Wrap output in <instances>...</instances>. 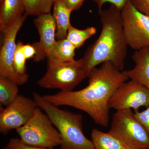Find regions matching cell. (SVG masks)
I'll return each mask as SVG.
<instances>
[{
  "instance_id": "obj_11",
  "label": "cell",
  "mask_w": 149,
  "mask_h": 149,
  "mask_svg": "<svg viewBox=\"0 0 149 149\" xmlns=\"http://www.w3.org/2000/svg\"><path fill=\"white\" fill-rule=\"evenodd\" d=\"M34 23L40 35V41L32 44L36 50L34 61L38 62L47 58L53 47L56 41V27L54 19L51 13L37 16L34 19Z\"/></svg>"
},
{
  "instance_id": "obj_9",
  "label": "cell",
  "mask_w": 149,
  "mask_h": 149,
  "mask_svg": "<svg viewBox=\"0 0 149 149\" xmlns=\"http://www.w3.org/2000/svg\"><path fill=\"white\" fill-rule=\"evenodd\" d=\"M149 106V91L143 85L130 80L124 82L115 91L109 102L110 109L117 111L133 109L138 110Z\"/></svg>"
},
{
  "instance_id": "obj_22",
  "label": "cell",
  "mask_w": 149,
  "mask_h": 149,
  "mask_svg": "<svg viewBox=\"0 0 149 149\" xmlns=\"http://www.w3.org/2000/svg\"><path fill=\"white\" fill-rule=\"evenodd\" d=\"M135 116L149 134V106L142 111H134Z\"/></svg>"
},
{
  "instance_id": "obj_19",
  "label": "cell",
  "mask_w": 149,
  "mask_h": 149,
  "mask_svg": "<svg viewBox=\"0 0 149 149\" xmlns=\"http://www.w3.org/2000/svg\"><path fill=\"white\" fill-rule=\"evenodd\" d=\"M55 0H24L25 13L27 15L39 16L51 13Z\"/></svg>"
},
{
  "instance_id": "obj_8",
  "label": "cell",
  "mask_w": 149,
  "mask_h": 149,
  "mask_svg": "<svg viewBox=\"0 0 149 149\" xmlns=\"http://www.w3.org/2000/svg\"><path fill=\"white\" fill-rule=\"evenodd\" d=\"M27 15L25 13L2 32L3 38L0 50V76L8 77L18 86L25 84L29 77L19 75L15 72L13 66L17 35Z\"/></svg>"
},
{
  "instance_id": "obj_15",
  "label": "cell",
  "mask_w": 149,
  "mask_h": 149,
  "mask_svg": "<svg viewBox=\"0 0 149 149\" xmlns=\"http://www.w3.org/2000/svg\"><path fill=\"white\" fill-rule=\"evenodd\" d=\"M52 15L56 24V38L57 40L66 39L70 25L72 11L66 7L60 0H55Z\"/></svg>"
},
{
  "instance_id": "obj_25",
  "label": "cell",
  "mask_w": 149,
  "mask_h": 149,
  "mask_svg": "<svg viewBox=\"0 0 149 149\" xmlns=\"http://www.w3.org/2000/svg\"><path fill=\"white\" fill-rule=\"evenodd\" d=\"M67 8L73 11L78 10L85 0H60Z\"/></svg>"
},
{
  "instance_id": "obj_16",
  "label": "cell",
  "mask_w": 149,
  "mask_h": 149,
  "mask_svg": "<svg viewBox=\"0 0 149 149\" xmlns=\"http://www.w3.org/2000/svg\"><path fill=\"white\" fill-rule=\"evenodd\" d=\"M91 136L95 149H129L109 132L95 128L92 130Z\"/></svg>"
},
{
  "instance_id": "obj_24",
  "label": "cell",
  "mask_w": 149,
  "mask_h": 149,
  "mask_svg": "<svg viewBox=\"0 0 149 149\" xmlns=\"http://www.w3.org/2000/svg\"><path fill=\"white\" fill-rule=\"evenodd\" d=\"M95 3L98 8L99 11L102 9V7L105 3H109L118 8L121 10L129 0H92Z\"/></svg>"
},
{
  "instance_id": "obj_14",
  "label": "cell",
  "mask_w": 149,
  "mask_h": 149,
  "mask_svg": "<svg viewBox=\"0 0 149 149\" xmlns=\"http://www.w3.org/2000/svg\"><path fill=\"white\" fill-rule=\"evenodd\" d=\"M76 48L66 39L56 40L47 58L48 64H59L74 60Z\"/></svg>"
},
{
  "instance_id": "obj_20",
  "label": "cell",
  "mask_w": 149,
  "mask_h": 149,
  "mask_svg": "<svg viewBox=\"0 0 149 149\" xmlns=\"http://www.w3.org/2000/svg\"><path fill=\"white\" fill-rule=\"evenodd\" d=\"M22 42L17 43L16 50L13 59V66L15 72L19 75L22 76H29L26 73V61L25 58L21 49Z\"/></svg>"
},
{
  "instance_id": "obj_2",
  "label": "cell",
  "mask_w": 149,
  "mask_h": 149,
  "mask_svg": "<svg viewBox=\"0 0 149 149\" xmlns=\"http://www.w3.org/2000/svg\"><path fill=\"white\" fill-rule=\"evenodd\" d=\"M99 13L101 32L82 58L83 69L87 76L93 68L105 62L111 63L121 71L127 54L128 46L123 34L121 10L111 4Z\"/></svg>"
},
{
  "instance_id": "obj_3",
  "label": "cell",
  "mask_w": 149,
  "mask_h": 149,
  "mask_svg": "<svg viewBox=\"0 0 149 149\" xmlns=\"http://www.w3.org/2000/svg\"><path fill=\"white\" fill-rule=\"evenodd\" d=\"M33 96L37 107L45 113L60 134L59 149H95L92 141L83 133L82 115L60 109L37 93Z\"/></svg>"
},
{
  "instance_id": "obj_5",
  "label": "cell",
  "mask_w": 149,
  "mask_h": 149,
  "mask_svg": "<svg viewBox=\"0 0 149 149\" xmlns=\"http://www.w3.org/2000/svg\"><path fill=\"white\" fill-rule=\"evenodd\" d=\"M108 132L129 149H149V134L131 109L115 113Z\"/></svg>"
},
{
  "instance_id": "obj_18",
  "label": "cell",
  "mask_w": 149,
  "mask_h": 149,
  "mask_svg": "<svg viewBox=\"0 0 149 149\" xmlns=\"http://www.w3.org/2000/svg\"><path fill=\"white\" fill-rule=\"evenodd\" d=\"M97 32L95 27H90L84 29H79L70 25L66 39L69 40L76 49L83 45L85 41L95 35Z\"/></svg>"
},
{
  "instance_id": "obj_21",
  "label": "cell",
  "mask_w": 149,
  "mask_h": 149,
  "mask_svg": "<svg viewBox=\"0 0 149 149\" xmlns=\"http://www.w3.org/2000/svg\"><path fill=\"white\" fill-rule=\"evenodd\" d=\"M5 149H54L34 146L27 145L22 142L20 139H11Z\"/></svg>"
},
{
  "instance_id": "obj_26",
  "label": "cell",
  "mask_w": 149,
  "mask_h": 149,
  "mask_svg": "<svg viewBox=\"0 0 149 149\" xmlns=\"http://www.w3.org/2000/svg\"><path fill=\"white\" fill-rule=\"evenodd\" d=\"M21 49L27 60L32 58H34L36 54V49L32 45H24L22 43Z\"/></svg>"
},
{
  "instance_id": "obj_17",
  "label": "cell",
  "mask_w": 149,
  "mask_h": 149,
  "mask_svg": "<svg viewBox=\"0 0 149 149\" xmlns=\"http://www.w3.org/2000/svg\"><path fill=\"white\" fill-rule=\"evenodd\" d=\"M18 85L8 77L0 76V104L7 107L18 96Z\"/></svg>"
},
{
  "instance_id": "obj_1",
  "label": "cell",
  "mask_w": 149,
  "mask_h": 149,
  "mask_svg": "<svg viewBox=\"0 0 149 149\" xmlns=\"http://www.w3.org/2000/svg\"><path fill=\"white\" fill-rule=\"evenodd\" d=\"M87 77L88 85L83 89L60 91L43 97L56 106H67L83 111L97 124L106 127L109 122L110 99L115 91L129 79L109 62L102 63L100 68H94Z\"/></svg>"
},
{
  "instance_id": "obj_7",
  "label": "cell",
  "mask_w": 149,
  "mask_h": 149,
  "mask_svg": "<svg viewBox=\"0 0 149 149\" xmlns=\"http://www.w3.org/2000/svg\"><path fill=\"white\" fill-rule=\"evenodd\" d=\"M121 15L128 46L136 51L149 48V17L137 10L130 0L121 10Z\"/></svg>"
},
{
  "instance_id": "obj_10",
  "label": "cell",
  "mask_w": 149,
  "mask_h": 149,
  "mask_svg": "<svg viewBox=\"0 0 149 149\" xmlns=\"http://www.w3.org/2000/svg\"><path fill=\"white\" fill-rule=\"evenodd\" d=\"M37 107L34 100L22 95L16 99L5 108L1 106L0 132L6 135L10 130L20 128L32 116Z\"/></svg>"
},
{
  "instance_id": "obj_6",
  "label": "cell",
  "mask_w": 149,
  "mask_h": 149,
  "mask_svg": "<svg viewBox=\"0 0 149 149\" xmlns=\"http://www.w3.org/2000/svg\"><path fill=\"white\" fill-rule=\"evenodd\" d=\"M87 77L82 58L62 64H47L45 74L37 83L41 88L71 91Z\"/></svg>"
},
{
  "instance_id": "obj_13",
  "label": "cell",
  "mask_w": 149,
  "mask_h": 149,
  "mask_svg": "<svg viewBox=\"0 0 149 149\" xmlns=\"http://www.w3.org/2000/svg\"><path fill=\"white\" fill-rule=\"evenodd\" d=\"M0 30L7 27L25 13L24 0H0Z\"/></svg>"
},
{
  "instance_id": "obj_4",
  "label": "cell",
  "mask_w": 149,
  "mask_h": 149,
  "mask_svg": "<svg viewBox=\"0 0 149 149\" xmlns=\"http://www.w3.org/2000/svg\"><path fill=\"white\" fill-rule=\"evenodd\" d=\"M42 111L37 107L28 121L16 131L24 143L52 148L60 145L61 137L48 116Z\"/></svg>"
},
{
  "instance_id": "obj_12",
  "label": "cell",
  "mask_w": 149,
  "mask_h": 149,
  "mask_svg": "<svg viewBox=\"0 0 149 149\" xmlns=\"http://www.w3.org/2000/svg\"><path fill=\"white\" fill-rule=\"evenodd\" d=\"M135 66L123 71L128 79L136 81L149 91V48L135 51L132 57Z\"/></svg>"
},
{
  "instance_id": "obj_23",
  "label": "cell",
  "mask_w": 149,
  "mask_h": 149,
  "mask_svg": "<svg viewBox=\"0 0 149 149\" xmlns=\"http://www.w3.org/2000/svg\"><path fill=\"white\" fill-rule=\"evenodd\" d=\"M133 7L139 12L149 17V0H130Z\"/></svg>"
}]
</instances>
